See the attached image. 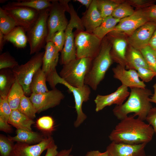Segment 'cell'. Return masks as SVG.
<instances>
[{"label": "cell", "mask_w": 156, "mask_h": 156, "mask_svg": "<svg viewBox=\"0 0 156 156\" xmlns=\"http://www.w3.org/2000/svg\"><path fill=\"white\" fill-rule=\"evenodd\" d=\"M74 34L76 58L94 59L99 52L102 40L85 31H76Z\"/></svg>", "instance_id": "cell-10"}, {"label": "cell", "mask_w": 156, "mask_h": 156, "mask_svg": "<svg viewBox=\"0 0 156 156\" xmlns=\"http://www.w3.org/2000/svg\"><path fill=\"white\" fill-rule=\"evenodd\" d=\"M12 110L7 96H0V118L8 122Z\"/></svg>", "instance_id": "cell-39"}, {"label": "cell", "mask_w": 156, "mask_h": 156, "mask_svg": "<svg viewBox=\"0 0 156 156\" xmlns=\"http://www.w3.org/2000/svg\"><path fill=\"white\" fill-rule=\"evenodd\" d=\"M92 59L77 58L63 65L60 77L70 85L77 88L83 86L85 78L92 65Z\"/></svg>", "instance_id": "cell-4"}, {"label": "cell", "mask_w": 156, "mask_h": 156, "mask_svg": "<svg viewBox=\"0 0 156 156\" xmlns=\"http://www.w3.org/2000/svg\"><path fill=\"white\" fill-rule=\"evenodd\" d=\"M146 144H130L112 142L106 151L110 156H145Z\"/></svg>", "instance_id": "cell-18"}, {"label": "cell", "mask_w": 156, "mask_h": 156, "mask_svg": "<svg viewBox=\"0 0 156 156\" xmlns=\"http://www.w3.org/2000/svg\"><path fill=\"white\" fill-rule=\"evenodd\" d=\"M49 12V8L40 11L36 22L27 31L30 55L40 52L45 47L48 33L47 20Z\"/></svg>", "instance_id": "cell-9"}, {"label": "cell", "mask_w": 156, "mask_h": 156, "mask_svg": "<svg viewBox=\"0 0 156 156\" xmlns=\"http://www.w3.org/2000/svg\"><path fill=\"white\" fill-rule=\"evenodd\" d=\"M140 51L149 68L156 72V51L148 45Z\"/></svg>", "instance_id": "cell-34"}, {"label": "cell", "mask_w": 156, "mask_h": 156, "mask_svg": "<svg viewBox=\"0 0 156 156\" xmlns=\"http://www.w3.org/2000/svg\"><path fill=\"white\" fill-rule=\"evenodd\" d=\"M97 7L103 18L112 16L116 8L120 3L113 0H96Z\"/></svg>", "instance_id": "cell-31"}, {"label": "cell", "mask_w": 156, "mask_h": 156, "mask_svg": "<svg viewBox=\"0 0 156 156\" xmlns=\"http://www.w3.org/2000/svg\"><path fill=\"white\" fill-rule=\"evenodd\" d=\"M130 92L127 100L122 104L116 105L112 111L114 116L121 120L133 113L135 117L143 121L151 109L152 105L148 100L152 95L151 90L146 88H130Z\"/></svg>", "instance_id": "cell-2"}, {"label": "cell", "mask_w": 156, "mask_h": 156, "mask_svg": "<svg viewBox=\"0 0 156 156\" xmlns=\"http://www.w3.org/2000/svg\"><path fill=\"white\" fill-rule=\"evenodd\" d=\"M15 21L18 26L27 32L38 18L40 11L24 6H12L7 4L2 7Z\"/></svg>", "instance_id": "cell-11"}, {"label": "cell", "mask_w": 156, "mask_h": 156, "mask_svg": "<svg viewBox=\"0 0 156 156\" xmlns=\"http://www.w3.org/2000/svg\"><path fill=\"white\" fill-rule=\"evenodd\" d=\"M25 31L22 27L16 26L7 34L4 35L5 42L8 41L19 48L25 47L28 42Z\"/></svg>", "instance_id": "cell-25"}, {"label": "cell", "mask_w": 156, "mask_h": 156, "mask_svg": "<svg viewBox=\"0 0 156 156\" xmlns=\"http://www.w3.org/2000/svg\"><path fill=\"white\" fill-rule=\"evenodd\" d=\"M24 95L22 86L16 81L7 96L8 103L12 110L18 109L21 100Z\"/></svg>", "instance_id": "cell-30"}, {"label": "cell", "mask_w": 156, "mask_h": 156, "mask_svg": "<svg viewBox=\"0 0 156 156\" xmlns=\"http://www.w3.org/2000/svg\"><path fill=\"white\" fill-rule=\"evenodd\" d=\"M83 5H84L86 9H88L91 4L93 0H75Z\"/></svg>", "instance_id": "cell-51"}, {"label": "cell", "mask_w": 156, "mask_h": 156, "mask_svg": "<svg viewBox=\"0 0 156 156\" xmlns=\"http://www.w3.org/2000/svg\"><path fill=\"white\" fill-rule=\"evenodd\" d=\"M154 133L150 125L132 115L120 120L109 138L112 142L116 143L147 144L151 141Z\"/></svg>", "instance_id": "cell-1"}, {"label": "cell", "mask_w": 156, "mask_h": 156, "mask_svg": "<svg viewBox=\"0 0 156 156\" xmlns=\"http://www.w3.org/2000/svg\"><path fill=\"white\" fill-rule=\"evenodd\" d=\"M8 122L0 118V130L6 133H10L12 131V126Z\"/></svg>", "instance_id": "cell-45"}, {"label": "cell", "mask_w": 156, "mask_h": 156, "mask_svg": "<svg viewBox=\"0 0 156 156\" xmlns=\"http://www.w3.org/2000/svg\"><path fill=\"white\" fill-rule=\"evenodd\" d=\"M44 51L36 53L26 63L18 65L12 69L16 81L22 87L25 96L31 94L30 86L33 78L41 68Z\"/></svg>", "instance_id": "cell-7"}, {"label": "cell", "mask_w": 156, "mask_h": 156, "mask_svg": "<svg viewBox=\"0 0 156 156\" xmlns=\"http://www.w3.org/2000/svg\"><path fill=\"white\" fill-rule=\"evenodd\" d=\"M130 93L128 88L121 85L116 91L111 94L103 95L98 94L94 100L96 112H99L105 107L113 104L116 105L122 104L129 96Z\"/></svg>", "instance_id": "cell-16"}, {"label": "cell", "mask_w": 156, "mask_h": 156, "mask_svg": "<svg viewBox=\"0 0 156 156\" xmlns=\"http://www.w3.org/2000/svg\"><path fill=\"white\" fill-rule=\"evenodd\" d=\"M135 12L128 2L120 3L115 9L112 16L120 20L129 16Z\"/></svg>", "instance_id": "cell-35"}, {"label": "cell", "mask_w": 156, "mask_h": 156, "mask_svg": "<svg viewBox=\"0 0 156 156\" xmlns=\"http://www.w3.org/2000/svg\"><path fill=\"white\" fill-rule=\"evenodd\" d=\"M136 71L139 78L144 82H148L156 77V72L148 68H140Z\"/></svg>", "instance_id": "cell-41"}, {"label": "cell", "mask_w": 156, "mask_h": 156, "mask_svg": "<svg viewBox=\"0 0 156 156\" xmlns=\"http://www.w3.org/2000/svg\"><path fill=\"white\" fill-rule=\"evenodd\" d=\"M107 38L111 42L112 47L110 55L113 62L125 67V58L127 50V41L119 36L108 34Z\"/></svg>", "instance_id": "cell-21"}, {"label": "cell", "mask_w": 156, "mask_h": 156, "mask_svg": "<svg viewBox=\"0 0 156 156\" xmlns=\"http://www.w3.org/2000/svg\"><path fill=\"white\" fill-rule=\"evenodd\" d=\"M14 142L8 137L0 135V156H10L14 145Z\"/></svg>", "instance_id": "cell-38"}, {"label": "cell", "mask_w": 156, "mask_h": 156, "mask_svg": "<svg viewBox=\"0 0 156 156\" xmlns=\"http://www.w3.org/2000/svg\"><path fill=\"white\" fill-rule=\"evenodd\" d=\"M112 47L111 42L105 37L102 40L99 52L92 60L91 67L86 76L85 84L93 90H97L113 62L110 55Z\"/></svg>", "instance_id": "cell-3"}, {"label": "cell", "mask_w": 156, "mask_h": 156, "mask_svg": "<svg viewBox=\"0 0 156 156\" xmlns=\"http://www.w3.org/2000/svg\"><path fill=\"white\" fill-rule=\"evenodd\" d=\"M85 156H110L108 152L106 150L101 152L99 150H91L88 152Z\"/></svg>", "instance_id": "cell-47"}, {"label": "cell", "mask_w": 156, "mask_h": 156, "mask_svg": "<svg viewBox=\"0 0 156 156\" xmlns=\"http://www.w3.org/2000/svg\"><path fill=\"white\" fill-rule=\"evenodd\" d=\"M81 19L85 31L89 33H92L100 25L103 18L98 9L96 0H93Z\"/></svg>", "instance_id": "cell-19"}, {"label": "cell", "mask_w": 156, "mask_h": 156, "mask_svg": "<svg viewBox=\"0 0 156 156\" xmlns=\"http://www.w3.org/2000/svg\"><path fill=\"white\" fill-rule=\"evenodd\" d=\"M18 62L8 52L0 55V69L9 68L12 69L18 65Z\"/></svg>", "instance_id": "cell-37"}, {"label": "cell", "mask_w": 156, "mask_h": 156, "mask_svg": "<svg viewBox=\"0 0 156 156\" xmlns=\"http://www.w3.org/2000/svg\"><path fill=\"white\" fill-rule=\"evenodd\" d=\"M156 29V23L148 21L136 30L127 38L129 46L140 51L148 45Z\"/></svg>", "instance_id": "cell-14"}, {"label": "cell", "mask_w": 156, "mask_h": 156, "mask_svg": "<svg viewBox=\"0 0 156 156\" xmlns=\"http://www.w3.org/2000/svg\"><path fill=\"white\" fill-rule=\"evenodd\" d=\"M16 132V136L8 137L13 142L35 144L40 143L45 138L40 134L32 131L17 129Z\"/></svg>", "instance_id": "cell-23"}, {"label": "cell", "mask_w": 156, "mask_h": 156, "mask_svg": "<svg viewBox=\"0 0 156 156\" xmlns=\"http://www.w3.org/2000/svg\"><path fill=\"white\" fill-rule=\"evenodd\" d=\"M68 0H51L47 20L48 36L47 42L49 41L53 35L60 30L65 31L68 23L65 14L69 12Z\"/></svg>", "instance_id": "cell-8"}, {"label": "cell", "mask_w": 156, "mask_h": 156, "mask_svg": "<svg viewBox=\"0 0 156 156\" xmlns=\"http://www.w3.org/2000/svg\"><path fill=\"white\" fill-rule=\"evenodd\" d=\"M59 53L51 42L46 43L41 68L46 77L56 71V67L59 61Z\"/></svg>", "instance_id": "cell-20"}, {"label": "cell", "mask_w": 156, "mask_h": 156, "mask_svg": "<svg viewBox=\"0 0 156 156\" xmlns=\"http://www.w3.org/2000/svg\"><path fill=\"white\" fill-rule=\"evenodd\" d=\"M58 83L64 85L73 93L77 114L76 119L74 123V126L75 128H78L87 118V115L83 111L82 106L83 103L88 101L90 99L91 93L90 87L85 84L80 88L72 86L64 81L57 72L51 77L49 84L50 87L53 89L55 88L56 85Z\"/></svg>", "instance_id": "cell-6"}, {"label": "cell", "mask_w": 156, "mask_h": 156, "mask_svg": "<svg viewBox=\"0 0 156 156\" xmlns=\"http://www.w3.org/2000/svg\"><path fill=\"white\" fill-rule=\"evenodd\" d=\"M5 41L4 39V34L0 31V51H2Z\"/></svg>", "instance_id": "cell-52"}, {"label": "cell", "mask_w": 156, "mask_h": 156, "mask_svg": "<svg viewBox=\"0 0 156 156\" xmlns=\"http://www.w3.org/2000/svg\"><path fill=\"white\" fill-rule=\"evenodd\" d=\"M54 121L53 118L49 116L42 117L38 119L36 123V127L40 130L50 133L54 130Z\"/></svg>", "instance_id": "cell-36"}, {"label": "cell", "mask_w": 156, "mask_h": 156, "mask_svg": "<svg viewBox=\"0 0 156 156\" xmlns=\"http://www.w3.org/2000/svg\"><path fill=\"white\" fill-rule=\"evenodd\" d=\"M16 79L12 69L4 68L0 71V96H7Z\"/></svg>", "instance_id": "cell-26"}, {"label": "cell", "mask_w": 156, "mask_h": 156, "mask_svg": "<svg viewBox=\"0 0 156 156\" xmlns=\"http://www.w3.org/2000/svg\"><path fill=\"white\" fill-rule=\"evenodd\" d=\"M125 68L137 70L140 68H149L140 51L129 46L127 49L125 58Z\"/></svg>", "instance_id": "cell-22"}, {"label": "cell", "mask_w": 156, "mask_h": 156, "mask_svg": "<svg viewBox=\"0 0 156 156\" xmlns=\"http://www.w3.org/2000/svg\"><path fill=\"white\" fill-rule=\"evenodd\" d=\"M20 112L33 120L36 116V112L29 97L24 95L22 98L17 109Z\"/></svg>", "instance_id": "cell-33"}, {"label": "cell", "mask_w": 156, "mask_h": 156, "mask_svg": "<svg viewBox=\"0 0 156 156\" xmlns=\"http://www.w3.org/2000/svg\"><path fill=\"white\" fill-rule=\"evenodd\" d=\"M114 78L119 80L122 85L130 88H145L144 82L140 80L136 70L133 69L127 70L125 67L119 64L112 69Z\"/></svg>", "instance_id": "cell-17"}, {"label": "cell", "mask_w": 156, "mask_h": 156, "mask_svg": "<svg viewBox=\"0 0 156 156\" xmlns=\"http://www.w3.org/2000/svg\"><path fill=\"white\" fill-rule=\"evenodd\" d=\"M148 22L144 10L139 9L131 16L120 19L114 29L108 34L115 36L124 35L129 37Z\"/></svg>", "instance_id": "cell-12"}, {"label": "cell", "mask_w": 156, "mask_h": 156, "mask_svg": "<svg viewBox=\"0 0 156 156\" xmlns=\"http://www.w3.org/2000/svg\"><path fill=\"white\" fill-rule=\"evenodd\" d=\"M145 156H152L150 155H146Z\"/></svg>", "instance_id": "cell-53"}, {"label": "cell", "mask_w": 156, "mask_h": 156, "mask_svg": "<svg viewBox=\"0 0 156 156\" xmlns=\"http://www.w3.org/2000/svg\"><path fill=\"white\" fill-rule=\"evenodd\" d=\"M145 120L152 127L156 136V107H153L151 109Z\"/></svg>", "instance_id": "cell-42"}, {"label": "cell", "mask_w": 156, "mask_h": 156, "mask_svg": "<svg viewBox=\"0 0 156 156\" xmlns=\"http://www.w3.org/2000/svg\"><path fill=\"white\" fill-rule=\"evenodd\" d=\"M16 26L13 19L2 8H0V31L4 35H6Z\"/></svg>", "instance_id": "cell-32"}, {"label": "cell", "mask_w": 156, "mask_h": 156, "mask_svg": "<svg viewBox=\"0 0 156 156\" xmlns=\"http://www.w3.org/2000/svg\"><path fill=\"white\" fill-rule=\"evenodd\" d=\"M148 45L156 51V29L149 41Z\"/></svg>", "instance_id": "cell-48"}, {"label": "cell", "mask_w": 156, "mask_h": 156, "mask_svg": "<svg viewBox=\"0 0 156 156\" xmlns=\"http://www.w3.org/2000/svg\"><path fill=\"white\" fill-rule=\"evenodd\" d=\"M69 156H73V155H70Z\"/></svg>", "instance_id": "cell-54"}, {"label": "cell", "mask_w": 156, "mask_h": 156, "mask_svg": "<svg viewBox=\"0 0 156 156\" xmlns=\"http://www.w3.org/2000/svg\"><path fill=\"white\" fill-rule=\"evenodd\" d=\"M120 20L112 16L104 18L100 25L92 33L102 40L106 35L114 29Z\"/></svg>", "instance_id": "cell-27"}, {"label": "cell", "mask_w": 156, "mask_h": 156, "mask_svg": "<svg viewBox=\"0 0 156 156\" xmlns=\"http://www.w3.org/2000/svg\"><path fill=\"white\" fill-rule=\"evenodd\" d=\"M127 2L130 5L142 8L147 7L152 1L147 0H130L127 1Z\"/></svg>", "instance_id": "cell-44"}, {"label": "cell", "mask_w": 156, "mask_h": 156, "mask_svg": "<svg viewBox=\"0 0 156 156\" xmlns=\"http://www.w3.org/2000/svg\"><path fill=\"white\" fill-rule=\"evenodd\" d=\"M55 143L50 136L45 138L40 143L30 145L17 142L14 144L10 156H40L42 153Z\"/></svg>", "instance_id": "cell-15"}, {"label": "cell", "mask_w": 156, "mask_h": 156, "mask_svg": "<svg viewBox=\"0 0 156 156\" xmlns=\"http://www.w3.org/2000/svg\"><path fill=\"white\" fill-rule=\"evenodd\" d=\"M46 81L45 74L41 68L37 71L33 78L30 86L31 93H42L48 91Z\"/></svg>", "instance_id": "cell-28"}, {"label": "cell", "mask_w": 156, "mask_h": 156, "mask_svg": "<svg viewBox=\"0 0 156 156\" xmlns=\"http://www.w3.org/2000/svg\"><path fill=\"white\" fill-rule=\"evenodd\" d=\"M36 110L39 113L59 105L64 98L62 91L55 88L42 93H31L29 97Z\"/></svg>", "instance_id": "cell-13"}, {"label": "cell", "mask_w": 156, "mask_h": 156, "mask_svg": "<svg viewBox=\"0 0 156 156\" xmlns=\"http://www.w3.org/2000/svg\"><path fill=\"white\" fill-rule=\"evenodd\" d=\"M47 150L45 156H56L58 153L57 146L55 143L49 146Z\"/></svg>", "instance_id": "cell-46"}, {"label": "cell", "mask_w": 156, "mask_h": 156, "mask_svg": "<svg viewBox=\"0 0 156 156\" xmlns=\"http://www.w3.org/2000/svg\"><path fill=\"white\" fill-rule=\"evenodd\" d=\"M148 21L156 23V4L144 10Z\"/></svg>", "instance_id": "cell-43"}, {"label": "cell", "mask_w": 156, "mask_h": 156, "mask_svg": "<svg viewBox=\"0 0 156 156\" xmlns=\"http://www.w3.org/2000/svg\"><path fill=\"white\" fill-rule=\"evenodd\" d=\"M8 5L12 6H24L41 11L48 9L51 5V0H21L9 2Z\"/></svg>", "instance_id": "cell-29"}, {"label": "cell", "mask_w": 156, "mask_h": 156, "mask_svg": "<svg viewBox=\"0 0 156 156\" xmlns=\"http://www.w3.org/2000/svg\"><path fill=\"white\" fill-rule=\"evenodd\" d=\"M8 122L17 129L32 131L31 126L35 122L16 109L12 110Z\"/></svg>", "instance_id": "cell-24"}, {"label": "cell", "mask_w": 156, "mask_h": 156, "mask_svg": "<svg viewBox=\"0 0 156 156\" xmlns=\"http://www.w3.org/2000/svg\"><path fill=\"white\" fill-rule=\"evenodd\" d=\"M66 35L64 30H60L56 32L53 36L49 41L53 44L57 50L61 52L64 45Z\"/></svg>", "instance_id": "cell-40"}, {"label": "cell", "mask_w": 156, "mask_h": 156, "mask_svg": "<svg viewBox=\"0 0 156 156\" xmlns=\"http://www.w3.org/2000/svg\"><path fill=\"white\" fill-rule=\"evenodd\" d=\"M154 89V93L148 99L149 101L151 103H154L156 104V83L154 84L153 86Z\"/></svg>", "instance_id": "cell-50"}, {"label": "cell", "mask_w": 156, "mask_h": 156, "mask_svg": "<svg viewBox=\"0 0 156 156\" xmlns=\"http://www.w3.org/2000/svg\"><path fill=\"white\" fill-rule=\"evenodd\" d=\"M72 150L71 147L67 149L62 150L58 152L56 156H69Z\"/></svg>", "instance_id": "cell-49"}, {"label": "cell", "mask_w": 156, "mask_h": 156, "mask_svg": "<svg viewBox=\"0 0 156 156\" xmlns=\"http://www.w3.org/2000/svg\"><path fill=\"white\" fill-rule=\"evenodd\" d=\"M69 13L70 18L65 30L66 40L63 48L61 51L60 60L62 65L67 64L76 58V49L75 42V34L73 30L76 28V31H85L81 20L73 5H69Z\"/></svg>", "instance_id": "cell-5"}]
</instances>
